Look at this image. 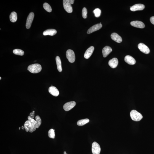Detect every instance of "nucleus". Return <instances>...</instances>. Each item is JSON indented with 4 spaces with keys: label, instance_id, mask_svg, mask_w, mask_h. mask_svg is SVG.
<instances>
[{
    "label": "nucleus",
    "instance_id": "obj_1",
    "mask_svg": "<svg viewBox=\"0 0 154 154\" xmlns=\"http://www.w3.org/2000/svg\"><path fill=\"white\" fill-rule=\"evenodd\" d=\"M28 69L32 73H39L41 71L42 67L39 64H33L29 66Z\"/></svg>",
    "mask_w": 154,
    "mask_h": 154
},
{
    "label": "nucleus",
    "instance_id": "obj_2",
    "mask_svg": "<svg viewBox=\"0 0 154 154\" xmlns=\"http://www.w3.org/2000/svg\"><path fill=\"white\" fill-rule=\"evenodd\" d=\"M130 116L131 119L136 121H140L143 118L141 114L135 110L131 111Z\"/></svg>",
    "mask_w": 154,
    "mask_h": 154
},
{
    "label": "nucleus",
    "instance_id": "obj_3",
    "mask_svg": "<svg viewBox=\"0 0 154 154\" xmlns=\"http://www.w3.org/2000/svg\"><path fill=\"white\" fill-rule=\"evenodd\" d=\"M66 56L67 59L70 62L73 63L75 62V55L73 51L71 49H68L67 51Z\"/></svg>",
    "mask_w": 154,
    "mask_h": 154
},
{
    "label": "nucleus",
    "instance_id": "obj_4",
    "mask_svg": "<svg viewBox=\"0 0 154 154\" xmlns=\"http://www.w3.org/2000/svg\"><path fill=\"white\" fill-rule=\"evenodd\" d=\"M63 3L64 8L67 12L71 13L73 12V8L69 0H63Z\"/></svg>",
    "mask_w": 154,
    "mask_h": 154
},
{
    "label": "nucleus",
    "instance_id": "obj_5",
    "mask_svg": "<svg viewBox=\"0 0 154 154\" xmlns=\"http://www.w3.org/2000/svg\"><path fill=\"white\" fill-rule=\"evenodd\" d=\"M34 17V14L33 12L30 13L29 14L27 18L26 24V27L27 29H30L31 27Z\"/></svg>",
    "mask_w": 154,
    "mask_h": 154
},
{
    "label": "nucleus",
    "instance_id": "obj_6",
    "mask_svg": "<svg viewBox=\"0 0 154 154\" xmlns=\"http://www.w3.org/2000/svg\"><path fill=\"white\" fill-rule=\"evenodd\" d=\"M92 151L93 154H99L101 151L100 145L97 142H94L92 144Z\"/></svg>",
    "mask_w": 154,
    "mask_h": 154
},
{
    "label": "nucleus",
    "instance_id": "obj_7",
    "mask_svg": "<svg viewBox=\"0 0 154 154\" xmlns=\"http://www.w3.org/2000/svg\"><path fill=\"white\" fill-rule=\"evenodd\" d=\"M138 47L141 52L144 54H148L150 52V50L149 48L143 43H139L138 45Z\"/></svg>",
    "mask_w": 154,
    "mask_h": 154
},
{
    "label": "nucleus",
    "instance_id": "obj_8",
    "mask_svg": "<svg viewBox=\"0 0 154 154\" xmlns=\"http://www.w3.org/2000/svg\"><path fill=\"white\" fill-rule=\"evenodd\" d=\"M76 105V103L74 101L66 103L63 106V108L66 111H69Z\"/></svg>",
    "mask_w": 154,
    "mask_h": 154
},
{
    "label": "nucleus",
    "instance_id": "obj_9",
    "mask_svg": "<svg viewBox=\"0 0 154 154\" xmlns=\"http://www.w3.org/2000/svg\"><path fill=\"white\" fill-rule=\"evenodd\" d=\"M102 25L101 24L99 23L93 26L90 28L88 30L87 33L89 34L97 30L100 29L102 28Z\"/></svg>",
    "mask_w": 154,
    "mask_h": 154
},
{
    "label": "nucleus",
    "instance_id": "obj_10",
    "mask_svg": "<svg viewBox=\"0 0 154 154\" xmlns=\"http://www.w3.org/2000/svg\"><path fill=\"white\" fill-rule=\"evenodd\" d=\"M131 24L132 26L137 28H143L145 27L144 23L140 21H133L131 22Z\"/></svg>",
    "mask_w": 154,
    "mask_h": 154
},
{
    "label": "nucleus",
    "instance_id": "obj_11",
    "mask_svg": "<svg viewBox=\"0 0 154 154\" xmlns=\"http://www.w3.org/2000/svg\"><path fill=\"white\" fill-rule=\"evenodd\" d=\"M145 8V6L142 4H137L134 5L131 7L130 9L131 11L134 12L136 11L142 10Z\"/></svg>",
    "mask_w": 154,
    "mask_h": 154
},
{
    "label": "nucleus",
    "instance_id": "obj_12",
    "mask_svg": "<svg viewBox=\"0 0 154 154\" xmlns=\"http://www.w3.org/2000/svg\"><path fill=\"white\" fill-rule=\"evenodd\" d=\"M94 50V47L92 46H91L86 51L84 54V57L85 58L88 59L92 55Z\"/></svg>",
    "mask_w": 154,
    "mask_h": 154
},
{
    "label": "nucleus",
    "instance_id": "obj_13",
    "mask_svg": "<svg viewBox=\"0 0 154 154\" xmlns=\"http://www.w3.org/2000/svg\"><path fill=\"white\" fill-rule=\"evenodd\" d=\"M49 92L51 95L55 97H57L59 94L58 90L54 86H51L49 87Z\"/></svg>",
    "mask_w": 154,
    "mask_h": 154
},
{
    "label": "nucleus",
    "instance_id": "obj_14",
    "mask_svg": "<svg viewBox=\"0 0 154 154\" xmlns=\"http://www.w3.org/2000/svg\"><path fill=\"white\" fill-rule=\"evenodd\" d=\"M111 37L112 39L117 43H121L122 41L121 37L116 33H112L111 35Z\"/></svg>",
    "mask_w": 154,
    "mask_h": 154
},
{
    "label": "nucleus",
    "instance_id": "obj_15",
    "mask_svg": "<svg viewBox=\"0 0 154 154\" xmlns=\"http://www.w3.org/2000/svg\"><path fill=\"white\" fill-rule=\"evenodd\" d=\"M124 61L127 63L131 65H134L136 62L135 59L130 55L126 56L125 57Z\"/></svg>",
    "mask_w": 154,
    "mask_h": 154
},
{
    "label": "nucleus",
    "instance_id": "obj_16",
    "mask_svg": "<svg viewBox=\"0 0 154 154\" xmlns=\"http://www.w3.org/2000/svg\"><path fill=\"white\" fill-rule=\"evenodd\" d=\"M112 49L110 46H105L102 49V53L104 57H107L109 54L112 52Z\"/></svg>",
    "mask_w": 154,
    "mask_h": 154
},
{
    "label": "nucleus",
    "instance_id": "obj_17",
    "mask_svg": "<svg viewBox=\"0 0 154 154\" xmlns=\"http://www.w3.org/2000/svg\"><path fill=\"white\" fill-rule=\"evenodd\" d=\"M118 63V59L116 58H114L111 59L108 62L109 65L112 68H115L117 66Z\"/></svg>",
    "mask_w": 154,
    "mask_h": 154
},
{
    "label": "nucleus",
    "instance_id": "obj_18",
    "mask_svg": "<svg viewBox=\"0 0 154 154\" xmlns=\"http://www.w3.org/2000/svg\"><path fill=\"white\" fill-rule=\"evenodd\" d=\"M57 33V31L55 30L54 29H49L46 30L43 32V34L46 36L49 35L50 36H53Z\"/></svg>",
    "mask_w": 154,
    "mask_h": 154
},
{
    "label": "nucleus",
    "instance_id": "obj_19",
    "mask_svg": "<svg viewBox=\"0 0 154 154\" xmlns=\"http://www.w3.org/2000/svg\"><path fill=\"white\" fill-rule=\"evenodd\" d=\"M28 119L30 121L31 123V127L29 131L30 132H32L36 130V121L33 118H32L30 116L28 117Z\"/></svg>",
    "mask_w": 154,
    "mask_h": 154
},
{
    "label": "nucleus",
    "instance_id": "obj_20",
    "mask_svg": "<svg viewBox=\"0 0 154 154\" xmlns=\"http://www.w3.org/2000/svg\"><path fill=\"white\" fill-rule=\"evenodd\" d=\"M56 62L57 69L59 72L62 71V62L60 57L57 56L56 57Z\"/></svg>",
    "mask_w": 154,
    "mask_h": 154
},
{
    "label": "nucleus",
    "instance_id": "obj_21",
    "mask_svg": "<svg viewBox=\"0 0 154 154\" xmlns=\"http://www.w3.org/2000/svg\"><path fill=\"white\" fill-rule=\"evenodd\" d=\"M9 18L10 21L14 23L16 21L17 19L16 13L14 12L11 13L9 16Z\"/></svg>",
    "mask_w": 154,
    "mask_h": 154
},
{
    "label": "nucleus",
    "instance_id": "obj_22",
    "mask_svg": "<svg viewBox=\"0 0 154 154\" xmlns=\"http://www.w3.org/2000/svg\"><path fill=\"white\" fill-rule=\"evenodd\" d=\"M24 126L26 131L27 132L29 131L31 127V122L28 120L26 121L24 124Z\"/></svg>",
    "mask_w": 154,
    "mask_h": 154
},
{
    "label": "nucleus",
    "instance_id": "obj_23",
    "mask_svg": "<svg viewBox=\"0 0 154 154\" xmlns=\"http://www.w3.org/2000/svg\"><path fill=\"white\" fill-rule=\"evenodd\" d=\"M89 120L87 118L85 119L81 120L78 121L77 123V124L79 126H83L85 124L89 123Z\"/></svg>",
    "mask_w": 154,
    "mask_h": 154
},
{
    "label": "nucleus",
    "instance_id": "obj_24",
    "mask_svg": "<svg viewBox=\"0 0 154 154\" xmlns=\"http://www.w3.org/2000/svg\"><path fill=\"white\" fill-rule=\"evenodd\" d=\"M13 53L14 54L16 55L20 56L23 55L24 53L23 51L19 49H15L13 51Z\"/></svg>",
    "mask_w": 154,
    "mask_h": 154
},
{
    "label": "nucleus",
    "instance_id": "obj_25",
    "mask_svg": "<svg viewBox=\"0 0 154 154\" xmlns=\"http://www.w3.org/2000/svg\"><path fill=\"white\" fill-rule=\"evenodd\" d=\"M41 123V120L38 116L36 117V128H38L40 126Z\"/></svg>",
    "mask_w": 154,
    "mask_h": 154
},
{
    "label": "nucleus",
    "instance_id": "obj_26",
    "mask_svg": "<svg viewBox=\"0 0 154 154\" xmlns=\"http://www.w3.org/2000/svg\"><path fill=\"white\" fill-rule=\"evenodd\" d=\"M43 7H44V8L47 12H52V9L51 6L47 3H44L43 4Z\"/></svg>",
    "mask_w": 154,
    "mask_h": 154
},
{
    "label": "nucleus",
    "instance_id": "obj_27",
    "mask_svg": "<svg viewBox=\"0 0 154 154\" xmlns=\"http://www.w3.org/2000/svg\"><path fill=\"white\" fill-rule=\"evenodd\" d=\"M48 136L50 138L54 139L55 138V134L54 130L51 129L48 131Z\"/></svg>",
    "mask_w": 154,
    "mask_h": 154
},
{
    "label": "nucleus",
    "instance_id": "obj_28",
    "mask_svg": "<svg viewBox=\"0 0 154 154\" xmlns=\"http://www.w3.org/2000/svg\"><path fill=\"white\" fill-rule=\"evenodd\" d=\"M93 13L94 14V15L96 17H98L100 15L101 11L100 9L97 8L93 11Z\"/></svg>",
    "mask_w": 154,
    "mask_h": 154
},
{
    "label": "nucleus",
    "instance_id": "obj_29",
    "mask_svg": "<svg viewBox=\"0 0 154 154\" xmlns=\"http://www.w3.org/2000/svg\"><path fill=\"white\" fill-rule=\"evenodd\" d=\"M87 13V9L85 8H83L82 11V15L83 18L84 19L86 18Z\"/></svg>",
    "mask_w": 154,
    "mask_h": 154
},
{
    "label": "nucleus",
    "instance_id": "obj_30",
    "mask_svg": "<svg viewBox=\"0 0 154 154\" xmlns=\"http://www.w3.org/2000/svg\"><path fill=\"white\" fill-rule=\"evenodd\" d=\"M34 111H33L32 113H30V116L32 118H33L34 117Z\"/></svg>",
    "mask_w": 154,
    "mask_h": 154
},
{
    "label": "nucleus",
    "instance_id": "obj_31",
    "mask_svg": "<svg viewBox=\"0 0 154 154\" xmlns=\"http://www.w3.org/2000/svg\"><path fill=\"white\" fill-rule=\"evenodd\" d=\"M150 20L152 24L154 25V16H152L151 17Z\"/></svg>",
    "mask_w": 154,
    "mask_h": 154
},
{
    "label": "nucleus",
    "instance_id": "obj_32",
    "mask_svg": "<svg viewBox=\"0 0 154 154\" xmlns=\"http://www.w3.org/2000/svg\"><path fill=\"white\" fill-rule=\"evenodd\" d=\"M69 0L70 3L71 4H73L74 1V0Z\"/></svg>",
    "mask_w": 154,
    "mask_h": 154
},
{
    "label": "nucleus",
    "instance_id": "obj_33",
    "mask_svg": "<svg viewBox=\"0 0 154 154\" xmlns=\"http://www.w3.org/2000/svg\"><path fill=\"white\" fill-rule=\"evenodd\" d=\"M66 152H64V154H66Z\"/></svg>",
    "mask_w": 154,
    "mask_h": 154
},
{
    "label": "nucleus",
    "instance_id": "obj_34",
    "mask_svg": "<svg viewBox=\"0 0 154 154\" xmlns=\"http://www.w3.org/2000/svg\"><path fill=\"white\" fill-rule=\"evenodd\" d=\"M22 129H23V128H24V126H22Z\"/></svg>",
    "mask_w": 154,
    "mask_h": 154
},
{
    "label": "nucleus",
    "instance_id": "obj_35",
    "mask_svg": "<svg viewBox=\"0 0 154 154\" xmlns=\"http://www.w3.org/2000/svg\"><path fill=\"white\" fill-rule=\"evenodd\" d=\"M1 77H0V80H1Z\"/></svg>",
    "mask_w": 154,
    "mask_h": 154
},
{
    "label": "nucleus",
    "instance_id": "obj_36",
    "mask_svg": "<svg viewBox=\"0 0 154 154\" xmlns=\"http://www.w3.org/2000/svg\"><path fill=\"white\" fill-rule=\"evenodd\" d=\"M20 128H19V129H20Z\"/></svg>",
    "mask_w": 154,
    "mask_h": 154
},
{
    "label": "nucleus",
    "instance_id": "obj_37",
    "mask_svg": "<svg viewBox=\"0 0 154 154\" xmlns=\"http://www.w3.org/2000/svg\"></svg>",
    "mask_w": 154,
    "mask_h": 154
}]
</instances>
